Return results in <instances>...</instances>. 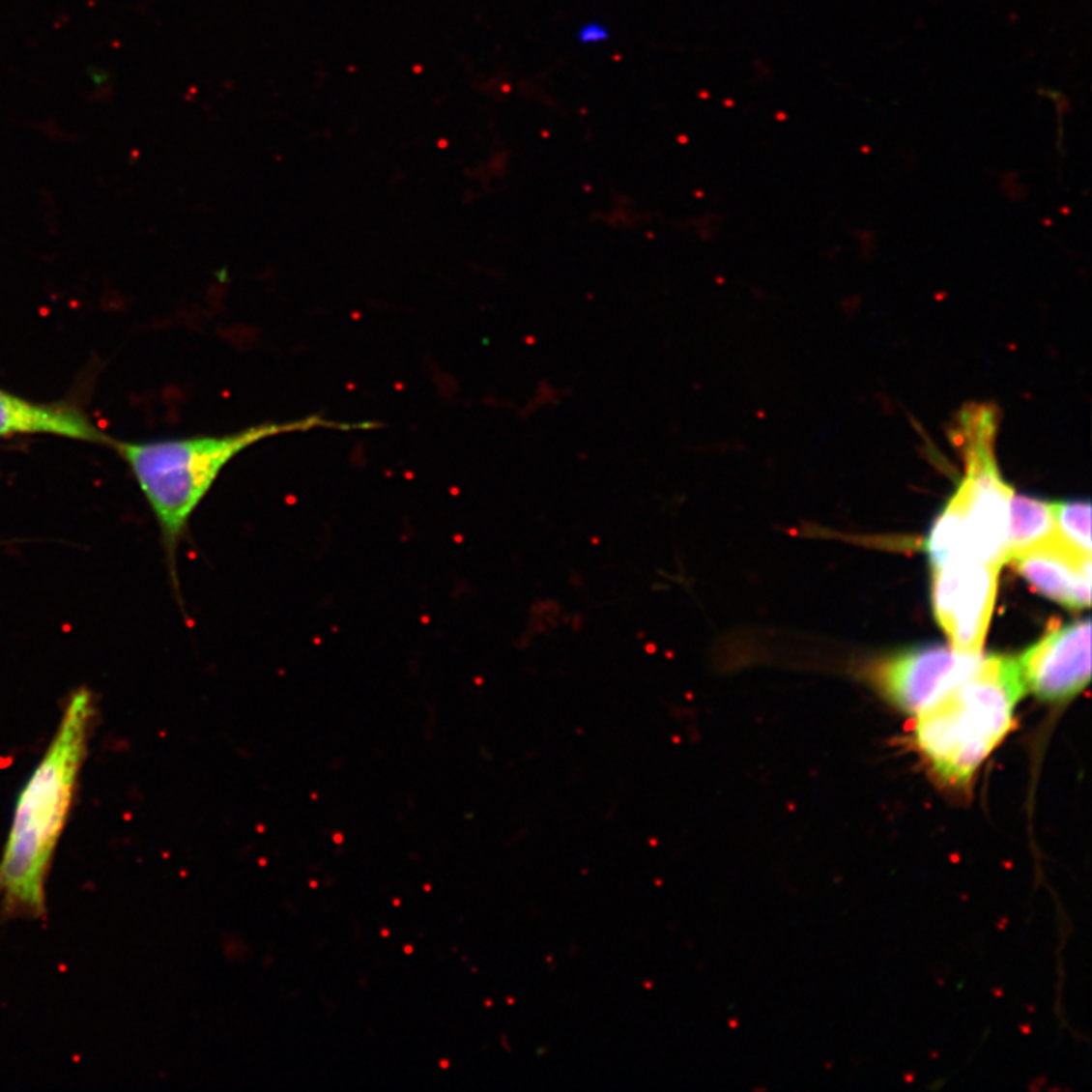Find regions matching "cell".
I'll return each instance as SVG.
<instances>
[{
  "instance_id": "30bf717a",
  "label": "cell",
  "mask_w": 1092,
  "mask_h": 1092,
  "mask_svg": "<svg viewBox=\"0 0 1092 1092\" xmlns=\"http://www.w3.org/2000/svg\"><path fill=\"white\" fill-rule=\"evenodd\" d=\"M1056 532L1053 503L1012 495L1009 507L1008 561L1015 554L1049 539Z\"/></svg>"
},
{
  "instance_id": "6da1fadb",
  "label": "cell",
  "mask_w": 1092,
  "mask_h": 1092,
  "mask_svg": "<svg viewBox=\"0 0 1092 1092\" xmlns=\"http://www.w3.org/2000/svg\"><path fill=\"white\" fill-rule=\"evenodd\" d=\"M95 715L92 692H74L18 793L0 856V909L7 915L36 920L46 913L50 865L71 817Z\"/></svg>"
},
{
  "instance_id": "8fae6325",
  "label": "cell",
  "mask_w": 1092,
  "mask_h": 1092,
  "mask_svg": "<svg viewBox=\"0 0 1092 1092\" xmlns=\"http://www.w3.org/2000/svg\"><path fill=\"white\" fill-rule=\"evenodd\" d=\"M1056 534L1070 545L1091 554V505L1089 503L1053 504Z\"/></svg>"
},
{
  "instance_id": "7a4b0ae2",
  "label": "cell",
  "mask_w": 1092,
  "mask_h": 1092,
  "mask_svg": "<svg viewBox=\"0 0 1092 1092\" xmlns=\"http://www.w3.org/2000/svg\"><path fill=\"white\" fill-rule=\"evenodd\" d=\"M1024 692L1019 659L982 657L963 680L918 713L913 747L948 798H973L977 772L1008 736Z\"/></svg>"
},
{
  "instance_id": "52a82bcc",
  "label": "cell",
  "mask_w": 1092,
  "mask_h": 1092,
  "mask_svg": "<svg viewBox=\"0 0 1092 1092\" xmlns=\"http://www.w3.org/2000/svg\"><path fill=\"white\" fill-rule=\"evenodd\" d=\"M1025 689L1046 702H1064L1091 680V622L1049 631L1019 659Z\"/></svg>"
},
{
  "instance_id": "277c9868",
  "label": "cell",
  "mask_w": 1092,
  "mask_h": 1092,
  "mask_svg": "<svg viewBox=\"0 0 1092 1092\" xmlns=\"http://www.w3.org/2000/svg\"><path fill=\"white\" fill-rule=\"evenodd\" d=\"M997 417L991 404L959 413L953 439L965 460V476L934 521L926 550L934 569L956 563L1003 566L1008 561L1009 507L1014 495L995 460Z\"/></svg>"
},
{
  "instance_id": "3957f363",
  "label": "cell",
  "mask_w": 1092,
  "mask_h": 1092,
  "mask_svg": "<svg viewBox=\"0 0 1092 1092\" xmlns=\"http://www.w3.org/2000/svg\"><path fill=\"white\" fill-rule=\"evenodd\" d=\"M377 423L338 422L322 415L265 422L217 436H191L149 442L114 441L111 449L127 463L158 522L170 560L187 532L188 522L210 494L223 469L254 445L314 430H374Z\"/></svg>"
},
{
  "instance_id": "5b68a950",
  "label": "cell",
  "mask_w": 1092,
  "mask_h": 1092,
  "mask_svg": "<svg viewBox=\"0 0 1092 1092\" xmlns=\"http://www.w3.org/2000/svg\"><path fill=\"white\" fill-rule=\"evenodd\" d=\"M934 610L950 647L980 654L992 618L1000 566L956 561L934 569Z\"/></svg>"
},
{
  "instance_id": "7c38bea8",
  "label": "cell",
  "mask_w": 1092,
  "mask_h": 1092,
  "mask_svg": "<svg viewBox=\"0 0 1092 1092\" xmlns=\"http://www.w3.org/2000/svg\"><path fill=\"white\" fill-rule=\"evenodd\" d=\"M577 40L582 46H599L610 39L609 28L604 23L592 21V23H583L577 31Z\"/></svg>"
},
{
  "instance_id": "8992f818",
  "label": "cell",
  "mask_w": 1092,
  "mask_h": 1092,
  "mask_svg": "<svg viewBox=\"0 0 1092 1092\" xmlns=\"http://www.w3.org/2000/svg\"><path fill=\"white\" fill-rule=\"evenodd\" d=\"M982 659L952 647H924L884 659L876 668V684L892 704L918 715L948 689L963 680Z\"/></svg>"
},
{
  "instance_id": "9c48e42d",
  "label": "cell",
  "mask_w": 1092,
  "mask_h": 1092,
  "mask_svg": "<svg viewBox=\"0 0 1092 1092\" xmlns=\"http://www.w3.org/2000/svg\"><path fill=\"white\" fill-rule=\"evenodd\" d=\"M18 436L64 437L109 447L114 442L71 402L32 401L0 388V439Z\"/></svg>"
},
{
  "instance_id": "ba28073f",
  "label": "cell",
  "mask_w": 1092,
  "mask_h": 1092,
  "mask_svg": "<svg viewBox=\"0 0 1092 1092\" xmlns=\"http://www.w3.org/2000/svg\"><path fill=\"white\" fill-rule=\"evenodd\" d=\"M1015 569L1036 590L1072 609L1091 604V554L1053 536L1015 554Z\"/></svg>"
}]
</instances>
